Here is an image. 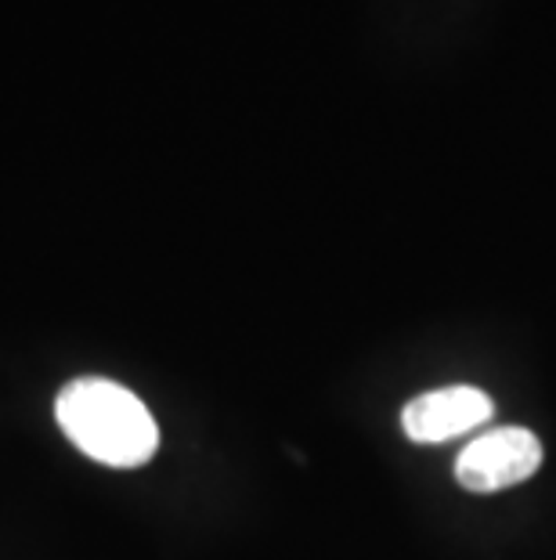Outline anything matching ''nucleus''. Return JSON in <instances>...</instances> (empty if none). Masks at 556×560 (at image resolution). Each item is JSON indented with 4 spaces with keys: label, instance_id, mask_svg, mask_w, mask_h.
<instances>
[{
    "label": "nucleus",
    "instance_id": "1",
    "mask_svg": "<svg viewBox=\"0 0 556 560\" xmlns=\"http://www.w3.org/2000/svg\"><path fill=\"white\" fill-rule=\"evenodd\" d=\"M55 420L84 456L116 470L145 467L159 448V427L145 401L116 380H69L55 398Z\"/></svg>",
    "mask_w": 556,
    "mask_h": 560
},
{
    "label": "nucleus",
    "instance_id": "2",
    "mask_svg": "<svg viewBox=\"0 0 556 560\" xmlns=\"http://www.w3.org/2000/svg\"><path fill=\"white\" fill-rule=\"evenodd\" d=\"M542 467V441L524 427H499L459 452L456 481L470 492H499L528 481Z\"/></svg>",
    "mask_w": 556,
    "mask_h": 560
},
{
    "label": "nucleus",
    "instance_id": "3",
    "mask_svg": "<svg viewBox=\"0 0 556 560\" xmlns=\"http://www.w3.org/2000/svg\"><path fill=\"white\" fill-rule=\"evenodd\" d=\"M492 412L495 405L481 387L456 384L412 398L405 405V412H401V427L419 445H441V441L477 431L481 423L492 420Z\"/></svg>",
    "mask_w": 556,
    "mask_h": 560
}]
</instances>
